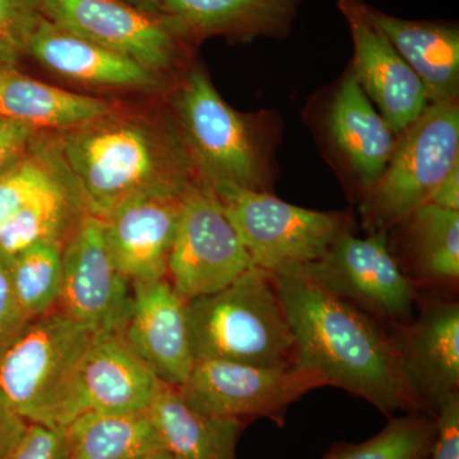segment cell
Here are the masks:
<instances>
[{"label": "cell", "instance_id": "obj_1", "mask_svg": "<svg viewBox=\"0 0 459 459\" xmlns=\"http://www.w3.org/2000/svg\"><path fill=\"white\" fill-rule=\"evenodd\" d=\"M273 276L299 365L319 371L328 385L369 402L388 418L425 413L385 325L320 285L304 268Z\"/></svg>", "mask_w": 459, "mask_h": 459}, {"label": "cell", "instance_id": "obj_2", "mask_svg": "<svg viewBox=\"0 0 459 459\" xmlns=\"http://www.w3.org/2000/svg\"><path fill=\"white\" fill-rule=\"evenodd\" d=\"M172 119L202 186L272 193L282 134L279 114L235 110L195 65L175 89Z\"/></svg>", "mask_w": 459, "mask_h": 459}, {"label": "cell", "instance_id": "obj_3", "mask_svg": "<svg viewBox=\"0 0 459 459\" xmlns=\"http://www.w3.org/2000/svg\"><path fill=\"white\" fill-rule=\"evenodd\" d=\"M57 141L90 213L100 219L140 190L199 183L174 119L157 128L111 114L62 133Z\"/></svg>", "mask_w": 459, "mask_h": 459}, {"label": "cell", "instance_id": "obj_4", "mask_svg": "<svg viewBox=\"0 0 459 459\" xmlns=\"http://www.w3.org/2000/svg\"><path fill=\"white\" fill-rule=\"evenodd\" d=\"M188 318L195 360L216 359L259 368L299 365L276 279L255 265L225 289L188 300Z\"/></svg>", "mask_w": 459, "mask_h": 459}, {"label": "cell", "instance_id": "obj_5", "mask_svg": "<svg viewBox=\"0 0 459 459\" xmlns=\"http://www.w3.org/2000/svg\"><path fill=\"white\" fill-rule=\"evenodd\" d=\"M96 333L59 309L30 323L0 362V385L29 424L65 430V410Z\"/></svg>", "mask_w": 459, "mask_h": 459}, {"label": "cell", "instance_id": "obj_6", "mask_svg": "<svg viewBox=\"0 0 459 459\" xmlns=\"http://www.w3.org/2000/svg\"><path fill=\"white\" fill-rule=\"evenodd\" d=\"M459 164L458 99L429 104L398 134L385 174L359 204L368 234L391 231L428 204L440 183Z\"/></svg>", "mask_w": 459, "mask_h": 459}, {"label": "cell", "instance_id": "obj_7", "mask_svg": "<svg viewBox=\"0 0 459 459\" xmlns=\"http://www.w3.org/2000/svg\"><path fill=\"white\" fill-rule=\"evenodd\" d=\"M252 264L272 274L300 270L327 255L351 231L352 216L298 207L272 193L210 189Z\"/></svg>", "mask_w": 459, "mask_h": 459}, {"label": "cell", "instance_id": "obj_8", "mask_svg": "<svg viewBox=\"0 0 459 459\" xmlns=\"http://www.w3.org/2000/svg\"><path fill=\"white\" fill-rule=\"evenodd\" d=\"M320 151L352 202L362 199L385 174L398 134L361 89L351 68L319 92L307 110Z\"/></svg>", "mask_w": 459, "mask_h": 459}, {"label": "cell", "instance_id": "obj_9", "mask_svg": "<svg viewBox=\"0 0 459 459\" xmlns=\"http://www.w3.org/2000/svg\"><path fill=\"white\" fill-rule=\"evenodd\" d=\"M328 386L319 371L305 365L259 368L198 359L177 391L195 412L213 418L268 419L283 427L286 411L313 389Z\"/></svg>", "mask_w": 459, "mask_h": 459}, {"label": "cell", "instance_id": "obj_10", "mask_svg": "<svg viewBox=\"0 0 459 459\" xmlns=\"http://www.w3.org/2000/svg\"><path fill=\"white\" fill-rule=\"evenodd\" d=\"M304 270L386 329L413 318L420 292L392 255L388 231L365 238L346 232L327 255Z\"/></svg>", "mask_w": 459, "mask_h": 459}, {"label": "cell", "instance_id": "obj_11", "mask_svg": "<svg viewBox=\"0 0 459 459\" xmlns=\"http://www.w3.org/2000/svg\"><path fill=\"white\" fill-rule=\"evenodd\" d=\"M36 12L65 31L114 51L162 75L184 68L189 42L124 0H31Z\"/></svg>", "mask_w": 459, "mask_h": 459}, {"label": "cell", "instance_id": "obj_12", "mask_svg": "<svg viewBox=\"0 0 459 459\" xmlns=\"http://www.w3.org/2000/svg\"><path fill=\"white\" fill-rule=\"evenodd\" d=\"M252 261L216 198L201 183L184 195L168 279L186 300L229 286Z\"/></svg>", "mask_w": 459, "mask_h": 459}, {"label": "cell", "instance_id": "obj_13", "mask_svg": "<svg viewBox=\"0 0 459 459\" xmlns=\"http://www.w3.org/2000/svg\"><path fill=\"white\" fill-rule=\"evenodd\" d=\"M131 307V281L111 258L102 219L89 216L63 247L62 286L56 309L96 333L122 336Z\"/></svg>", "mask_w": 459, "mask_h": 459}, {"label": "cell", "instance_id": "obj_14", "mask_svg": "<svg viewBox=\"0 0 459 459\" xmlns=\"http://www.w3.org/2000/svg\"><path fill=\"white\" fill-rule=\"evenodd\" d=\"M419 314L389 328L407 385L427 415L459 394V304L455 298H418Z\"/></svg>", "mask_w": 459, "mask_h": 459}, {"label": "cell", "instance_id": "obj_15", "mask_svg": "<svg viewBox=\"0 0 459 459\" xmlns=\"http://www.w3.org/2000/svg\"><path fill=\"white\" fill-rule=\"evenodd\" d=\"M190 186H157L140 190L124 198L102 219L111 258L131 283L168 277L169 255L184 195Z\"/></svg>", "mask_w": 459, "mask_h": 459}, {"label": "cell", "instance_id": "obj_16", "mask_svg": "<svg viewBox=\"0 0 459 459\" xmlns=\"http://www.w3.org/2000/svg\"><path fill=\"white\" fill-rule=\"evenodd\" d=\"M364 0H338L351 33L350 68L368 98L397 134L424 113L427 92L385 33L365 13Z\"/></svg>", "mask_w": 459, "mask_h": 459}, {"label": "cell", "instance_id": "obj_17", "mask_svg": "<svg viewBox=\"0 0 459 459\" xmlns=\"http://www.w3.org/2000/svg\"><path fill=\"white\" fill-rule=\"evenodd\" d=\"M124 342L165 385L180 386L195 359L190 341L188 300L170 280L132 283V307Z\"/></svg>", "mask_w": 459, "mask_h": 459}, {"label": "cell", "instance_id": "obj_18", "mask_svg": "<svg viewBox=\"0 0 459 459\" xmlns=\"http://www.w3.org/2000/svg\"><path fill=\"white\" fill-rule=\"evenodd\" d=\"M161 385V380L131 351L122 336L98 333L69 391L65 428L86 412L147 411Z\"/></svg>", "mask_w": 459, "mask_h": 459}, {"label": "cell", "instance_id": "obj_19", "mask_svg": "<svg viewBox=\"0 0 459 459\" xmlns=\"http://www.w3.org/2000/svg\"><path fill=\"white\" fill-rule=\"evenodd\" d=\"M301 0H161V17L183 40L211 36L231 41L283 39L291 32Z\"/></svg>", "mask_w": 459, "mask_h": 459}, {"label": "cell", "instance_id": "obj_20", "mask_svg": "<svg viewBox=\"0 0 459 459\" xmlns=\"http://www.w3.org/2000/svg\"><path fill=\"white\" fill-rule=\"evenodd\" d=\"M26 56L53 74L86 86L155 90L162 81L129 57L65 31L40 14L27 39Z\"/></svg>", "mask_w": 459, "mask_h": 459}, {"label": "cell", "instance_id": "obj_21", "mask_svg": "<svg viewBox=\"0 0 459 459\" xmlns=\"http://www.w3.org/2000/svg\"><path fill=\"white\" fill-rule=\"evenodd\" d=\"M365 13L415 72L429 104L458 99L459 30L453 23L404 20L364 3Z\"/></svg>", "mask_w": 459, "mask_h": 459}, {"label": "cell", "instance_id": "obj_22", "mask_svg": "<svg viewBox=\"0 0 459 459\" xmlns=\"http://www.w3.org/2000/svg\"><path fill=\"white\" fill-rule=\"evenodd\" d=\"M391 231L398 232L392 250L416 289L455 291L459 281V212L425 204ZM389 232V231H388Z\"/></svg>", "mask_w": 459, "mask_h": 459}, {"label": "cell", "instance_id": "obj_23", "mask_svg": "<svg viewBox=\"0 0 459 459\" xmlns=\"http://www.w3.org/2000/svg\"><path fill=\"white\" fill-rule=\"evenodd\" d=\"M0 62V117L32 131L65 133L114 114L107 100L59 89Z\"/></svg>", "mask_w": 459, "mask_h": 459}, {"label": "cell", "instance_id": "obj_24", "mask_svg": "<svg viewBox=\"0 0 459 459\" xmlns=\"http://www.w3.org/2000/svg\"><path fill=\"white\" fill-rule=\"evenodd\" d=\"M89 216L82 192L65 164L0 228V253L11 258L33 244L56 241L65 246Z\"/></svg>", "mask_w": 459, "mask_h": 459}, {"label": "cell", "instance_id": "obj_25", "mask_svg": "<svg viewBox=\"0 0 459 459\" xmlns=\"http://www.w3.org/2000/svg\"><path fill=\"white\" fill-rule=\"evenodd\" d=\"M165 451L177 459H238L237 446L246 420L213 418L195 412L175 386L162 383L151 404Z\"/></svg>", "mask_w": 459, "mask_h": 459}, {"label": "cell", "instance_id": "obj_26", "mask_svg": "<svg viewBox=\"0 0 459 459\" xmlns=\"http://www.w3.org/2000/svg\"><path fill=\"white\" fill-rule=\"evenodd\" d=\"M69 459H134L165 451L150 411L86 412L65 429Z\"/></svg>", "mask_w": 459, "mask_h": 459}, {"label": "cell", "instance_id": "obj_27", "mask_svg": "<svg viewBox=\"0 0 459 459\" xmlns=\"http://www.w3.org/2000/svg\"><path fill=\"white\" fill-rule=\"evenodd\" d=\"M63 244H33L8 258L14 291L30 319L56 309L62 286Z\"/></svg>", "mask_w": 459, "mask_h": 459}, {"label": "cell", "instance_id": "obj_28", "mask_svg": "<svg viewBox=\"0 0 459 459\" xmlns=\"http://www.w3.org/2000/svg\"><path fill=\"white\" fill-rule=\"evenodd\" d=\"M434 435V418L402 413L365 442L334 444L323 459H428Z\"/></svg>", "mask_w": 459, "mask_h": 459}, {"label": "cell", "instance_id": "obj_29", "mask_svg": "<svg viewBox=\"0 0 459 459\" xmlns=\"http://www.w3.org/2000/svg\"><path fill=\"white\" fill-rule=\"evenodd\" d=\"M63 168L59 141L33 140L27 155L0 175V228Z\"/></svg>", "mask_w": 459, "mask_h": 459}, {"label": "cell", "instance_id": "obj_30", "mask_svg": "<svg viewBox=\"0 0 459 459\" xmlns=\"http://www.w3.org/2000/svg\"><path fill=\"white\" fill-rule=\"evenodd\" d=\"M39 13L31 0H0V62L26 56L27 39Z\"/></svg>", "mask_w": 459, "mask_h": 459}, {"label": "cell", "instance_id": "obj_31", "mask_svg": "<svg viewBox=\"0 0 459 459\" xmlns=\"http://www.w3.org/2000/svg\"><path fill=\"white\" fill-rule=\"evenodd\" d=\"M31 322L18 301L8 258L0 253V362Z\"/></svg>", "mask_w": 459, "mask_h": 459}, {"label": "cell", "instance_id": "obj_32", "mask_svg": "<svg viewBox=\"0 0 459 459\" xmlns=\"http://www.w3.org/2000/svg\"><path fill=\"white\" fill-rule=\"evenodd\" d=\"M69 455L71 449L65 430L30 424L7 459H69Z\"/></svg>", "mask_w": 459, "mask_h": 459}, {"label": "cell", "instance_id": "obj_33", "mask_svg": "<svg viewBox=\"0 0 459 459\" xmlns=\"http://www.w3.org/2000/svg\"><path fill=\"white\" fill-rule=\"evenodd\" d=\"M435 435L428 459H459V394L435 415Z\"/></svg>", "mask_w": 459, "mask_h": 459}, {"label": "cell", "instance_id": "obj_34", "mask_svg": "<svg viewBox=\"0 0 459 459\" xmlns=\"http://www.w3.org/2000/svg\"><path fill=\"white\" fill-rule=\"evenodd\" d=\"M35 133L29 126L0 117V175L27 155Z\"/></svg>", "mask_w": 459, "mask_h": 459}, {"label": "cell", "instance_id": "obj_35", "mask_svg": "<svg viewBox=\"0 0 459 459\" xmlns=\"http://www.w3.org/2000/svg\"><path fill=\"white\" fill-rule=\"evenodd\" d=\"M29 422L14 410L0 385V459H7L25 435Z\"/></svg>", "mask_w": 459, "mask_h": 459}, {"label": "cell", "instance_id": "obj_36", "mask_svg": "<svg viewBox=\"0 0 459 459\" xmlns=\"http://www.w3.org/2000/svg\"><path fill=\"white\" fill-rule=\"evenodd\" d=\"M428 204L459 212V164L446 175Z\"/></svg>", "mask_w": 459, "mask_h": 459}, {"label": "cell", "instance_id": "obj_37", "mask_svg": "<svg viewBox=\"0 0 459 459\" xmlns=\"http://www.w3.org/2000/svg\"><path fill=\"white\" fill-rule=\"evenodd\" d=\"M124 2L152 16L161 17V0H124Z\"/></svg>", "mask_w": 459, "mask_h": 459}, {"label": "cell", "instance_id": "obj_38", "mask_svg": "<svg viewBox=\"0 0 459 459\" xmlns=\"http://www.w3.org/2000/svg\"><path fill=\"white\" fill-rule=\"evenodd\" d=\"M134 459H177L174 455H171L170 453L162 451V452H155L150 453V455H142V457L134 458Z\"/></svg>", "mask_w": 459, "mask_h": 459}]
</instances>
